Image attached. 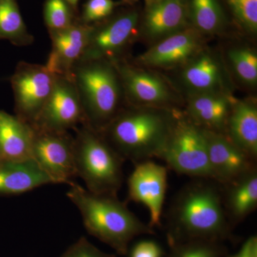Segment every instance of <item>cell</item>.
Wrapping results in <instances>:
<instances>
[{
  "label": "cell",
  "mask_w": 257,
  "mask_h": 257,
  "mask_svg": "<svg viewBox=\"0 0 257 257\" xmlns=\"http://www.w3.org/2000/svg\"><path fill=\"white\" fill-rule=\"evenodd\" d=\"M231 226L223 203L220 184L197 179L184 187L168 215V243L190 240L221 242L231 237Z\"/></svg>",
  "instance_id": "6da1fadb"
},
{
  "label": "cell",
  "mask_w": 257,
  "mask_h": 257,
  "mask_svg": "<svg viewBox=\"0 0 257 257\" xmlns=\"http://www.w3.org/2000/svg\"><path fill=\"white\" fill-rule=\"evenodd\" d=\"M69 200L78 208L89 234L111 246L120 255L128 253L137 236L153 234V229L132 212L117 196L94 194L77 184H69Z\"/></svg>",
  "instance_id": "7a4b0ae2"
},
{
  "label": "cell",
  "mask_w": 257,
  "mask_h": 257,
  "mask_svg": "<svg viewBox=\"0 0 257 257\" xmlns=\"http://www.w3.org/2000/svg\"><path fill=\"white\" fill-rule=\"evenodd\" d=\"M175 118L165 111H126L118 114L100 134L123 160L137 164L158 158Z\"/></svg>",
  "instance_id": "3957f363"
},
{
  "label": "cell",
  "mask_w": 257,
  "mask_h": 257,
  "mask_svg": "<svg viewBox=\"0 0 257 257\" xmlns=\"http://www.w3.org/2000/svg\"><path fill=\"white\" fill-rule=\"evenodd\" d=\"M71 76L82 103L84 123L101 133L117 116L120 84L117 74L104 60L79 61Z\"/></svg>",
  "instance_id": "277c9868"
},
{
  "label": "cell",
  "mask_w": 257,
  "mask_h": 257,
  "mask_svg": "<svg viewBox=\"0 0 257 257\" xmlns=\"http://www.w3.org/2000/svg\"><path fill=\"white\" fill-rule=\"evenodd\" d=\"M124 160L102 135L85 125L74 138V162L77 177L89 192L117 196L123 181Z\"/></svg>",
  "instance_id": "5b68a950"
},
{
  "label": "cell",
  "mask_w": 257,
  "mask_h": 257,
  "mask_svg": "<svg viewBox=\"0 0 257 257\" xmlns=\"http://www.w3.org/2000/svg\"><path fill=\"white\" fill-rule=\"evenodd\" d=\"M158 158L179 175L212 179L204 130L188 118H175Z\"/></svg>",
  "instance_id": "8992f818"
},
{
  "label": "cell",
  "mask_w": 257,
  "mask_h": 257,
  "mask_svg": "<svg viewBox=\"0 0 257 257\" xmlns=\"http://www.w3.org/2000/svg\"><path fill=\"white\" fill-rule=\"evenodd\" d=\"M33 128V160L50 177L52 184H72L77 177L74 138L67 132Z\"/></svg>",
  "instance_id": "52a82bcc"
},
{
  "label": "cell",
  "mask_w": 257,
  "mask_h": 257,
  "mask_svg": "<svg viewBox=\"0 0 257 257\" xmlns=\"http://www.w3.org/2000/svg\"><path fill=\"white\" fill-rule=\"evenodd\" d=\"M56 77L45 65L19 64L11 78L19 119L35 124L52 92Z\"/></svg>",
  "instance_id": "ba28073f"
},
{
  "label": "cell",
  "mask_w": 257,
  "mask_h": 257,
  "mask_svg": "<svg viewBox=\"0 0 257 257\" xmlns=\"http://www.w3.org/2000/svg\"><path fill=\"white\" fill-rule=\"evenodd\" d=\"M84 123L82 103L71 75H57L55 85L34 127L67 132Z\"/></svg>",
  "instance_id": "9c48e42d"
},
{
  "label": "cell",
  "mask_w": 257,
  "mask_h": 257,
  "mask_svg": "<svg viewBox=\"0 0 257 257\" xmlns=\"http://www.w3.org/2000/svg\"><path fill=\"white\" fill-rule=\"evenodd\" d=\"M168 168L151 160L135 164V168L128 179V199L141 203L149 209V226H160L166 192Z\"/></svg>",
  "instance_id": "30bf717a"
},
{
  "label": "cell",
  "mask_w": 257,
  "mask_h": 257,
  "mask_svg": "<svg viewBox=\"0 0 257 257\" xmlns=\"http://www.w3.org/2000/svg\"><path fill=\"white\" fill-rule=\"evenodd\" d=\"M204 130V128H203ZM212 179L226 185L256 169L255 162L224 134L204 130Z\"/></svg>",
  "instance_id": "8fae6325"
},
{
  "label": "cell",
  "mask_w": 257,
  "mask_h": 257,
  "mask_svg": "<svg viewBox=\"0 0 257 257\" xmlns=\"http://www.w3.org/2000/svg\"><path fill=\"white\" fill-rule=\"evenodd\" d=\"M138 22V13L131 11L118 15L99 28H90L87 47L79 61L112 58L127 45Z\"/></svg>",
  "instance_id": "7c38bea8"
},
{
  "label": "cell",
  "mask_w": 257,
  "mask_h": 257,
  "mask_svg": "<svg viewBox=\"0 0 257 257\" xmlns=\"http://www.w3.org/2000/svg\"><path fill=\"white\" fill-rule=\"evenodd\" d=\"M90 27L72 24L60 31L51 32L52 49L46 67L56 75H71L82 58L89 39Z\"/></svg>",
  "instance_id": "4fadbf2b"
},
{
  "label": "cell",
  "mask_w": 257,
  "mask_h": 257,
  "mask_svg": "<svg viewBox=\"0 0 257 257\" xmlns=\"http://www.w3.org/2000/svg\"><path fill=\"white\" fill-rule=\"evenodd\" d=\"M34 128L15 115L0 110V161L32 160Z\"/></svg>",
  "instance_id": "5bb4252c"
},
{
  "label": "cell",
  "mask_w": 257,
  "mask_h": 257,
  "mask_svg": "<svg viewBox=\"0 0 257 257\" xmlns=\"http://www.w3.org/2000/svg\"><path fill=\"white\" fill-rule=\"evenodd\" d=\"M184 0H156L148 5L144 29L151 39H161L182 31L187 21Z\"/></svg>",
  "instance_id": "9a60e30c"
},
{
  "label": "cell",
  "mask_w": 257,
  "mask_h": 257,
  "mask_svg": "<svg viewBox=\"0 0 257 257\" xmlns=\"http://www.w3.org/2000/svg\"><path fill=\"white\" fill-rule=\"evenodd\" d=\"M48 184L50 177L33 159L0 161V195H18Z\"/></svg>",
  "instance_id": "2e32d148"
},
{
  "label": "cell",
  "mask_w": 257,
  "mask_h": 257,
  "mask_svg": "<svg viewBox=\"0 0 257 257\" xmlns=\"http://www.w3.org/2000/svg\"><path fill=\"white\" fill-rule=\"evenodd\" d=\"M222 187L225 212L231 226L236 225L256 209V168Z\"/></svg>",
  "instance_id": "e0dca14e"
},
{
  "label": "cell",
  "mask_w": 257,
  "mask_h": 257,
  "mask_svg": "<svg viewBox=\"0 0 257 257\" xmlns=\"http://www.w3.org/2000/svg\"><path fill=\"white\" fill-rule=\"evenodd\" d=\"M224 135L246 155L256 160L257 108L253 103L240 101L232 104Z\"/></svg>",
  "instance_id": "ac0fdd59"
},
{
  "label": "cell",
  "mask_w": 257,
  "mask_h": 257,
  "mask_svg": "<svg viewBox=\"0 0 257 257\" xmlns=\"http://www.w3.org/2000/svg\"><path fill=\"white\" fill-rule=\"evenodd\" d=\"M231 101L216 92L198 93L189 101L188 119L204 130L224 134Z\"/></svg>",
  "instance_id": "d6986e66"
},
{
  "label": "cell",
  "mask_w": 257,
  "mask_h": 257,
  "mask_svg": "<svg viewBox=\"0 0 257 257\" xmlns=\"http://www.w3.org/2000/svg\"><path fill=\"white\" fill-rule=\"evenodd\" d=\"M197 47V35L192 31L182 30L164 38L145 52L140 60L155 67L175 65L189 59Z\"/></svg>",
  "instance_id": "ffe728a7"
},
{
  "label": "cell",
  "mask_w": 257,
  "mask_h": 257,
  "mask_svg": "<svg viewBox=\"0 0 257 257\" xmlns=\"http://www.w3.org/2000/svg\"><path fill=\"white\" fill-rule=\"evenodd\" d=\"M119 74L128 94L139 104L157 106L168 102V89L156 76L127 67H120Z\"/></svg>",
  "instance_id": "44dd1931"
},
{
  "label": "cell",
  "mask_w": 257,
  "mask_h": 257,
  "mask_svg": "<svg viewBox=\"0 0 257 257\" xmlns=\"http://www.w3.org/2000/svg\"><path fill=\"white\" fill-rule=\"evenodd\" d=\"M186 85L198 93L215 92L220 85L221 71L214 57L205 54L189 64L182 73Z\"/></svg>",
  "instance_id": "7402d4cb"
},
{
  "label": "cell",
  "mask_w": 257,
  "mask_h": 257,
  "mask_svg": "<svg viewBox=\"0 0 257 257\" xmlns=\"http://www.w3.org/2000/svg\"><path fill=\"white\" fill-rule=\"evenodd\" d=\"M28 45L33 40L28 33L17 0H0V40Z\"/></svg>",
  "instance_id": "603a6c76"
},
{
  "label": "cell",
  "mask_w": 257,
  "mask_h": 257,
  "mask_svg": "<svg viewBox=\"0 0 257 257\" xmlns=\"http://www.w3.org/2000/svg\"><path fill=\"white\" fill-rule=\"evenodd\" d=\"M191 15L196 28L204 33H215L224 24V14L218 0H192Z\"/></svg>",
  "instance_id": "cb8c5ba5"
},
{
  "label": "cell",
  "mask_w": 257,
  "mask_h": 257,
  "mask_svg": "<svg viewBox=\"0 0 257 257\" xmlns=\"http://www.w3.org/2000/svg\"><path fill=\"white\" fill-rule=\"evenodd\" d=\"M169 245V257H223L226 253V248L219 241L190 240Z\"/></svg>",
  "instance_id": "d4e9b609"
},
{
  "label": "cell",
  "mask_w": 257,
  "mask_h": 257,
  "mask_svg": "<svg viewBox=\"0 0 257 257\" xmlns=\"http://www.w3.org/2000/svg\"><path fill=\"white\" fill-rule=\"evenodd\" d=\"M229 57L236 74L243 82L254 85L257 82V56L247 48H236L229 52Z\"/></svg>",
  "instance_id": "484cf974"
},
{
  "label": "cell",
  "mask_w": 257,
  "mask_h": 257,
  "mask_svg": "<svg viewBox=\"0 0 257 257\" xmlns=\"http://www.w3.org/2000/svg\"><path fill=\"white\" fill-rule=\"evenodd\" d=\"M45 19L51 32L64 30L72 24L70 11L65 0H47Z\"/></svg>",
  "instance_id": "4316f807"
},
{
  "label": "cell",
  "mask_w": 257,
  "mask_h": 257,
  "mask_svg": "<svg viewBox=\"0 0 257 257\" xmlns=\"http://www.w3.org/2000/svg\"><path fill=\"white\" fill-rule=\"evenodd\" d=\"M233 14L245 28L257 30V0H226Z\"/></svg>",
  "instance_id": "83f0119b"
},
{
  "label": "cell",
  "mask_w": 257,
  "mask_h": 257,
  "mask_svg": "<svg viewBox=\"0 0 257 257\" xmlns=\"http://www.w3.org/2000/svg\"><path fill=\"white\" fill-rule=\"evenodd\" d=\"M114 5L112 0H89L84 7L83 18L87 23L103 20L111 15Z\"/></svg>",
  "instance_id": "f1b7e54d"
},
{
  "label": "cell",
  "mask_w": 257,
  "mask_h": 257,
  "mask_svg": "<svg viewBox=\"0 0 257 257\" xmlns=\"http://www.w3.org/2000/svg\"><path fill=\"white\" fill-rule=\"evenodd\" d=\"M60 257H115L114 255L103 252L85 237H81L70 246Z\"/></svg>",
  "instance_id": "f546056e"
},
{
  "label": "cell",
  "mask_w": 257,
  "mask_h": 257,
  "mask_svg": "<svg viewBox=\"0 0 257 257\" xmlns=\"http://www.w3.org/2000/svg\"><path fill=\"white\" fill-rule=\"evenodd\" d=\"M163 251L158 243L153 241H142L132 248L130 257H162Z\"/></svg>",
  "instance_id": "4dcf8cb0"
},
{
  "label": "cell",
  "mask_w": 257,
  "mask_h": 257,
  "mask_svg": "<svg viewBox=\"0 0 257 257\" xmlns=\"http://www.w3.org/2000/svg\"><path fill=\"white\" fill-rule=\"evenodd\" d=\"M225 257H257L256 236H250L244 241L237 253Z\"/></svg>",
  "instance_id": "1f68e13d"
},
{
  "label": "cell",
  "mask_w": 257,
  "mask_h": 257,
  "mask_svg": "<svg viewBox=\"0 0 257 257\" xmlns=\"http://www.w3.org/2000/svg\"><path fill=\"white\" fill-rule=\"evenodd\" d=\"M68 4L72 5V6H76L79 0H65Z\"/></svg>",
  "instance_id": "d6a6232c"
},
{
  "label": "cell",
  "mask_w": 257,
  "mask_h": 257,
  "mask_svg": "<svg viewBox=\"0 0 257 257\" xmlns=\"http://www.w3.org/2000/svg\"><path fill=\"white\" fill-rule=\"evenodd\" d=\"M124 1L127 2V3H135V2L137 1V0H124Z\"/></svg>",
  "instance_id": "836d02e7"
},
{
  "label": "cell",
  "mask_w": 257,
  "mask_h": 257,
  "mask_svg": "<svg viewBox=\"0 0 257 257\" xmlns=\"http://www.w3.org/2000/svg\"><path fill=\"white\" fill-rule=\"evenodd\" d=\"M152 1H153V0H145L147 5H150V3H152Z\"/></svg>",
  "instance_id": "e575fe53"
},
{
  "label": "cell",
  "mask_w": 257,
  "mask_h": 257,
  "mask_svg": "<svg viewBox=\"0 0 257 257\" xmlns=\"http://www.w3.org/2000/svg\"><path fill=\"white\" fill-rule=\"evenodd\" d=\"M153 1H156V0H153ZM153 1H152V2H153Z\"/></svg>",
  "instance_id": "d590c367"
}]
</instances>
